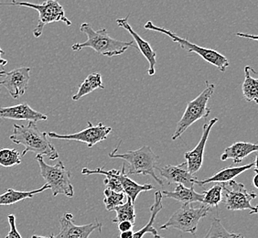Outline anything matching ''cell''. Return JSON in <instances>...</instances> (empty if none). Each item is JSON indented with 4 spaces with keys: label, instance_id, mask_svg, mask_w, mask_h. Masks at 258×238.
Segmentation results:
<instances>
[{
    "label": "cell",
    "instance_id": "obj_20",
    "mask_svg": "<svg viewBox=\"0 0 258 238\" xmlns=\"http://www.w3.org/2000/svg\"><path fill=\"white\" fill-rule=\"evenodd\" d=\"M162 195L169 199H173L182 204H190L192 203H203L204 194L195 192L194 186L186 187L182 184H178L174 191H163Z\"/></svg>",
    "mask_w": 258,
    "mask_h": 238
},
{
    "label": "cell",
    "instance_id": "obj_25",
    "mask_svg": "<svg viewBox=\"0 0 258 238\" xmlns=\"http://www.w3.org/2000/svg\"><path fill=\"white\" fill-rule=\"evenodd\" d=\"M114 212L116 213L115 218L112 220L114 223H118L122 221H130L135 223L136 220V212H135V203L132 200L127 197V200L124 204H120L114 209Z\"/></svg>",
    "mask_w": 258,
    "mask_h": 238
},
{
    "label": "cell",
    "instance_id": "obj_26",
    "mask_svg": "<svg viewBox=\"0 0 258 238\" xmlns=\"http://www.w3.org/2000/svg\"><path fill=\"white\" fill-rule=\"evenodd\" d=\"M204 238H244L241 233H231L227 231L220 219L214 218Z\"/></svg>",
    "mask_w": 258,
    "mask_h": 238
},
{
    "label": "cell",
    "instance_id": "obj_19",
    "mask_svg": "<svg viewBox=\"0 0 258 238\" xmlns=\"http://www.w3.org/2000/svg\"><path fill=\"white\" fill-rule=\"evenodd\" d=\"M124 169H125V166H124V164H123L121 170H118L116 177H117L120 184H121V186L123 189V193L126 194L127 197L131 199L133 203L136 202L139 194L144 193V192H149L151 190H155L154 186L151 185V184H139L138 183L134 182L133 180H131L124 172Z\"/></svg>",
    "mask_w": 258,
    "mask_h": 238
},
{
    "label": "cell",
    "instance_id": "obj_23",
    "mask_svg": "<svg viewBox=\"0 0 258 238\" xmlns=\"http://www.w3.org/2000/svg\"><path fill=\"white\" fill-rule=\"evenodd\" d=\"M254 70L251 66L244 67V81L242 85V91L244 99L247 102L258 104V79L253 77L252 74Z\"/></svg>",
    "mask_w": 258,
    "mask_h": 238
},
{
    "label": "cell",
    "instance_id": "obj_17",
    "mask_svg": "<svg viewBox=\"0 0 258 238\" xmlns=\"http://www.w3.org/2000/svg\"><path fill=\"white\" fill-rule=\"evenodd\" d=\"M253 168H257V157L254 158L252 163L246 164L243 166L238 167H226L224 169L219 170L217 173L214 174L210 178H204L203 181H195V184H198L199 186H204L209 184H224L232 181L233 178L237 177L238 175L243 173L244 171Z\"/></svg>",
    "mask_w": 258,
    "mask_h": 238
},
{
    "label": "cell",
    "instance_id": "obj_8",
    "mask_svg": "<svg viewBox=\"0 0 258 238\" xmlns=\"http://www.w3.org/2000/svg\"><path fill=\"white\" fill-rule=\"evenodd\" d=\"M211 208L205 205L192 207L190 204H182V206L172 214L167 223L161 225L160 230L177 229L182 233L195 234L198 224L202 219L207 216Z\"/></svg>",
    "mask_w": 258,
    "mask_h": 238
},
{
    "label": "cell",
    "instance_id": "obj_7",
    "mask_svg": "<svg viewBox=\"0 0 258 238\" xmlns=\"http://www.w3.org/2000/svg\"><path fill=\"white\" fill-rule=\"evenodd\" d=\"M21 6L37 10L39 12V22L33 30V35L36 38L40 37L43 32L45 26L53 22H64L67 26L72 25V22L65 16L64 10L58 0H45L42 4H33L29 2H19L12 0L10 3H2L0 6Z\"/></svg>",
    "mask_w": 258,
    "mask_h": 238
},
{
    "label": "cell",
    "instance_id": "obj_12",
    "mask_svg": "<svg viewBox=\"0 0 258 238\" xmlns=\"http://www.w3.org/2000/svg\"><path fill=\"white\" fill-rule=\"evenodd\" d=\"M30 67H20L6 73L0 81L12 98L18 99L25 94L30 81Z\"/></svg>",
    "mask_w": 258,
    "mask_h": 238
},
{
    "label": "cell",
    "instance_id": "obj_14",
    "mask_svg": "<svg viewBox=\"0 0 258 238\" xmlns=\"http://www.w3.org/2000/svg\"><path fill=\"white\" fill-rule=\"evenodd\" d=\"M159 169V174L169 184H182L186 187H192L197 178L190 173L188 169L187 162L184 161L179 165H168Z\"/></svg>",
    "mask_w": 258,
    "mask_h": 238
},
{
    "label": "cell",
    "instance_id": "obj_28",
    "mask_svg": "<svg viewBox=\"0 0 258 238\" xmlns=\"http://www.w3.org/2000/svg\"><path fill=\"white\" fill-rule=\"evenodd\" d=\"M21 153L14 149H0V165L5 168L21 163Z\"/></svg>",
    "mask_w": 258,
    "mask_h": 238
},
{
    "label": "cell",
    "instance_id": "obj_33",
    "mask_svg": "<svg viewBox=\"0 0 258 238\" xmlns=\"http://www.w3.org/2000/svg\"><path fill=\"white\" fill-rule=\"evenodd\" d=\"M4 53H5V51L0 48V67H4L5 65H8V61L3 59V58L1 57V55L4 54Z\"/></svg>",
    "mask_w": 258,
    "mask_h": 238
},
{
    "label": "cell",
    "instance_id": "obj_31",
    "mask_svg": "<svg viewBox=\"0 0 258 238\" xmlns=\"http://www.w3.org/2000/svg\"><path fill=\"white\" fill-rule=\"evenodd\" d=\"M135 223L130 222V221H122L118 223V229L120 232H125V231H129V230H133L134 228Z\"/></svg>",
    "mask_w": 258,
    "mask_h": 238
},
{
    "label": "cell",
    "instance_id": "obj_16",
    "mask_svg": "<svg viewBox=\"0 0 258 238\" xmlns=\"http://www.w3.org/2000/svg\"><path fill=\"white\" fill-rule=\"evenodd\" d=\"M0 118L38 122L47 120L48 116L33 109L29 104L21 103L8 107H0Z\"/></svg>",
    "mask_w": 258,
    "mask_h": 238
},
{
    "label": "cell",
    "instance_id": "obj_5",
    "mask_svg": "<svg viewBox=\"0 0 258 238\" xmlns=\"http://www.w3.org/2000/svg\"><path fill=\"white\" fill-rule=\"evenodd\" d=\"M214 89L215 85L214 84L205 81V88L204 91L195 99L190 101L187 104V107L184 111L181 118L179 119L177 124V129L172 136V140L179 139L184 132L196 121L209 116L211 113V108L207 106V104L209 99L214 93Z\"/></svg>",
    "mask_w": 258,
    "mask_h": 238
},
{
    "label": "cell",
    "instance_id": "obj_34",
    "mask_svg": "<svg viewBox=\"0 0 258 238\" xmlns=\"http://www.w3.org/2000/svg\"><path fill=\"white\" fill-rule=\"evenodd\" d=\"M253 170H254V172H255V174H254V176H253V186H254V187H255V188H257V187H258L257 181H256V180H257V177H258L257 168H253Z\"/></svg>",
    "mask_w": 258,
    "mask_h": 238
},
{
    "label": "cell",
    "instance_id": "obj_36",
    "mask_svg": "<svg viewBox=\"0 0 258 238\" xmlns=\"http://www.w3.org/2000/svg\"><path fill=\"white\" fill-rule=\"evenodd\" d=\"M6 73H7V72H6V71H0V77H1V76H3V75H5Z\"/></svg>",
    "mask_w": 258,
    "mask_h": 238
},
{
    "label": "cell",
    "instance_id": "obj_18",
    "mask_svg": "<svg viewBox=\"0 0 258 238\" xmlns=\"http://www.w3.org/2000/svg\"><path fill=\"white\" fill-rule=\"evenodd\" d=\"M258 150V145L249 142H236L224 149L221 156V160L233 159V164L241 163L250 154L255 153Z\"/></svg>",
    "mask_w": 258,
    "mask_h": 238
},
{
    "label": "cell",
    "instance_id": "obj_4",
    "mask_svg": "<svg viewBox=\"0 0 258 238\" xmlns=\"http://www.w3.org/2000/svg\"><path fill=\"white\" fill-rule=\"evenodd\" d=\"M144 28L145 30H149V31H156V32L167 35L173 42L178 43L182 50H186L187 52H192V53L200 55L205 62H207L210 65H214L222 73H224L229 67L230 65L229 60L224 55L221 54L217 50L200 47L198 45L190 42L187 39L180 38L170 30H167L165 28H160L154 25L152 21H148L145 24Z\"/></svg>",
    "mask_w": 258,
    "mask_h": 238
},
{
    "label": "cell",
    "instance_id": "obj_15",
    "mask_svg": "<svg viewBox=\"0 0 258 238\" xmlns=\"http://www.w3.org/2000/svg\"><path fill=\"white\" fill-rule=\"evenodd\" d=\"M129 15L126 16L124 19H118L116 20V24L123 28L126 31H128L131 36L134 38L136 43L139 47L140 52L143 54L145 58L149 63V69H148V74L150 76H153L156 74V64H157V52L155 51L152 47L150 46L148 41L143 40L140 36H139L134 30L133 28L130 26L128 23Z\"/></svg>",
    "mask_w": 258,
    "mask_h": 238
},
{
    "label": "cell",
    "instance_id": "obj_9",
    "mask_svg": "<svg viewBox=\"0 0 258 238\" xmlns=\"http://www.w3.org/2000/svg\"><path fill=\"white\" fill-rule=\"evenodd\" d=\"M222 184L226 208L230 211L249 210L250 214L257 213V207L251 204V202L256 198V194L253 192L250 193L243 184L233 180Z\"/></svg>",
    "mask_w": 258,
    "mask_h": 238
},
{
    "label": "cell",
    "instance_id": "obj_21",
    "mask_svg": "<svg viewBox=\"0 0 258 238\" xmlns=\"http://www.w3.org/2000/svg\"><path fill=\"white\" fill-rule=\"evenodd\" d=\"M47 190H50V187L46 184L40 189L33 191H17L14 189H8L4 194H0V206L12 205L26 199L33 198L36 194H40Z\"/></svg>",
    "mask_w": 258,
    "mask_h": 238
},
{
    "label": "cell",
    "instance_id": "obj_10",
    "mask_svg": "<svg viewBox=\"0 0 258 238\" xmlns=\"http://www.w3.org/2000/svg\"><path fill=\"white\" fill-rule=\"evenodd\" d=\"M111 131L112 128L106 127L103 123L93 125L91 122H88L86 129L74 134L60 135L56 132H47V136L50 137V139L80 141L87 145L88 148H93L95 144L107 139Z\"/></svg>",
    "mask_w": 258,
    "mask_h": 238
},
{
    "label": "cell",
    "instance_id": "obj_32",
    "mask_svg": "<svg viewBox=\"0 0 258 238\" xmlns=\"http://www.w3.org/2000/svg\"><path fill=\"white\" fill-rule=\"evenodd\" d=\"M133 233H134V232L132 230L125 231V232H121L120 238H133Z\"/></svg>",
    "mask_w": 258,
    "mask_h": 238
},
{
    "label": "cell",
    "instance_id": "obj_11",
    "mask_svg": "<svg viewBox=\"0 0 258 238\" xmlns=\"http://www.w3.org/2000/svg\"><path fill=\"white\" fill-rule=\"evenodd\" d=\"M74 215L65 213L60 219V233L57 235L51 234L50 238H88L90 234L98 230L101 232L103 224L95 219L93 223L77 225L74 223Z\"/></svg>",
    "mask_w": 258,
    "mask_h": 238
},
{
    "label": "cell",
    "instance_id": "obj_35",
    "mask_svg": "<svg viewBox=\"0 0 258 238\" xmlns=\"http://www.w3.org/2000/svg\"><path fill=\"white\" fill-rule=\"evenodd\" d=\"M30 238H50V237H47V236H40V235H36V234H34V235H32L31 237Z\"/></svg>",
    "mask_w": 258,
    "mask_h": 238
},
{
    "label": "cell",
    "instance_id": "obj_3",
    "mask_svg": "<svg viewBox=\"0 0 258 238\" xmlns=\"http://www.w3.org/2000/svg\"><path fill=\"white\" fill-rule=\"evenodd\" d=\"M117 148L112 153L109 154L111 159H123L129 164V175H143L150 176L160 185L163 186V181L155 173L159 157L153 152L149 146H144L137 150H128L125 153L116 152Z\"/></svg>",
    "mask_w": 258,
    "mask_h": 238
},
{
    "label": "cell",
    "instance_id": "obj_1",
    "mask_svg": "<svg viewBox=\"0 0 258 238\" xmlns=\"http://www.w3.org/2000/svg\"><path fill=\"white\" fill-rule=\"evenodd\" d=\"M10 139L15 144L25 147L21 157H24L28 152H33L46 156L50 160L59 159L58 151L48 139L47 133L40 131L34 121H29L25 125L14 124Z\"/></svg>",
    "mask_w": 258,
    "mask_h": 238
},
{
    "label": "cell",
    "instance_id": "obj_37",
    "mask_svg": "<svg viewBox=\"0 0 258 238\" xmlns=\"http://www.w3.org/2000/svg\"><path fill=\"white\" fill-rule=\"evenodd\" d=\"M154 238H164L162 236H160L159 234H157V235H155Z\"/></svg>",
    "mask_w": 258,
    "mask_h": 238
},
{
    "label": "cell",
    "instance_id": "obj_29",
    "mask_svg": "<svg viewBox=\"0 0 258 238\" xmlns=\"http://www.w3.org/2000/svg\"><path fill=\"white\" fill-rule=\"evenodd\" d=\"M104 204L107 211H114V209L123 204L124 195L123 192H115L111 189L106 188L104 192Z\"/></svg>",
    "mask_w": 258,
    "mask_h": 238
},
{
    "label": "cell",
    "instance_id": "obj_30",
    "mask_svg": "<svg viewBox=\"0 0 258 238\" xmlns=\"http://www.w3.org/2000/svg\"><path fill=\"white\" fill-rule=\"evenodd\" d=\"M8 221H9V224H10V230L9 233L6 235L5 238H22L20 232L17 229L15 215L14 214L8 215Z\"/></svg>",
    "mask_w": 258,
    "mask_h": 238
},
{
    "label": "cell",
    "instance_id": "obj_6",
    "mask_svg": "<svg viewBox=\"0 0 258 238\" xmlns=\"http://www.w3.org/2000/svg\"><path fill=\"white\" fill-rule=\"evenodd\" d=\"M36 160L40 166V176L49 185L53 197L59 194H63L70 198L74 197L75 190L71 182L72 174L65 168L62 161H59L54 166H50L45 162L41 155H37Z\"/></svg>",
    "mask_w": 258,
    "mask_h": 238
},
{
    "label": "cell",
    "instance_id": "obj_13",
    "mask_svg": "<svg viewBox=\"0 0 258 238\" xmlns=\"http://www.w3.org/2000/svg\"><path fill=\"white\" fill-rule=\"evenodd\" d=\"M217 122H218V118L215 117V118L211 119L208 123H205L204 125V129H203L202 138L200 139L197 146L192 150L184 154V158L186 159V162L188 165V169H189V172L194 175L197 173L203 166L204 149H205V146H206L207 140H208L209 135H210V132L213 129V127Z\"/></svg>",
    "mask_w": 258,
    "mask_h": 238
},
{
    "label": "cell",
    "instance_id": "obj_24",
    "mask_svg": "<svg viewBox=\"0 0 258 238\" xmlns=\"http://www.w3.org/2000/svg\"><path fill=\"white\" fill-rule=\"evenodd\" d=\"M104 89L102 80V75L98 73H93L86 77V79L81 84L78 92L73 96L74 101H78L82 97L91 94L95 90Z\"/></svg>",
    "mask_w": 258,
    "mask_h": 238
},
{
    "label": "cell",
    "instance_id": "obj_22",
    "mask_svg": "<svg viewBox=\"0 0 258 238\" xmlns=\"http://www.w3.org/2000/svg\"><path fill=\"white\" fill-rule=\"evenodd\" d=\"M154 197V204H152V206L149 209L151 214H150V219H149V222L145 225L144 227H142L137 232H134L133 238H143L145 234H147V233H151L154 236L158 234V231L154 227V222L158 213L163 209V205H162L163 195L160 191H156Z\"/></svg>",
    "mask_w": 258,
    "mask_h": 238
},
{
    "label": "cell",
    "instance_id": "obj_2",
    "mask_svg": "<svg viewBox=\"0 0 258 238\" xmlns=\"http://www.w3.org/2000/svg\"><path fill=\"white\" fill-rule=\"evenodd\" d=\"M81 32L87 36V40L83 43H75L72 50L79 51L85 48H91L97 53L112 58L123 54L130 47H134V41H122L110 37L107 30L100 29L95 30L87 22H84L80 27Z\"/></svg>",
    "mask_w": 258,
    "mask_h": 238
},
{
    "label": "cell",
    "instance_id": "obj_27",
    "mask_svg": "<svg viewBox=\"0 0 258 238\" xmlns=\"http://www.w3.org/2000/svg\"><path fill=\"white\" fill-rule=\"evenodd\" d=\"M223 201V184H214L212 188L204 193L203 204L208 207H217Z\"/></svg>",
    "mask_w": 258,
    "mask_h": 238
}]
</instances>
